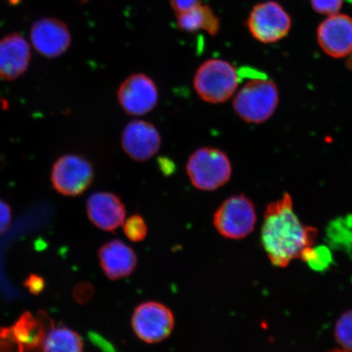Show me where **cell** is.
Masks as SVG:
<instances>
[{
    "label": "cell",
    "instance_id": "1",
    "mask_svg": "<svg viewBox=\"0 0 352 352\" xmlns=\"http://www.w3.org/2000/svg\"><path fill=\"white\" fill-rule=\"evenodd\" d=\"M316 236V228L303 226L298 218L289 193L267 206L261 241L274 266L285 267L294 259L301 258L305 250L314 246Z\"/></svg>",
    "mask_w": 352,
    "mask_h": 352
},
{
    "label": "cell",
    "instance_id": "2",
    "mask_svg": "<svg viewBox=\"0 0 352 352\" xmlns=\"http://www.w3.org/2000/svg\"><path fill=\"white\" fill-rule=\"evenodd\" d=\"M279 104L276 83L266 76L253 78L242 87L233 99V108L242 120L261 124L274 116Z\"/></svg>",
    "mask_w": 352,
    "mask_h": 352
},
{
    "label": "cell",
    "instance_id": "3",
    "mask_svg": "<svg viewBox=\"0 0 352 352\" xmlns=\"http://www.w3.org/2000/svg\"><path fill=\"white\" fill-rule=\"evenodd\" d=\"M186 173L192 186L202 191H214L230 182L232 167L226 152L214 147L197 149L189 157Z\"/></svg>",
    "mask_w": 352,
    "mask_h": 352
},
{
    "label": "cell",
    "instance_id": "4",
    "mask_svg": "<svg viewBox=\"0 0 352 352\" xmlns=\"http://www.w3.org/2000/svg\"><path fill=\"white\" fill-rule=\"evenodd\" d=\"M239 77L234 66L224 60H206L197 69L193 87L199 98L210 104L226 102L234 95Z\"/></svg>",
    "mask_w": 352,
    "mask_h": 352
},
{
    "label": "cell",
    "instance_id": "5",
    "mask_svg": "<svg viewBox=\"0 0 352 352\" xmlns=\"http://www.w3.org/2000/svg\"><path fill=\"white\" fill-rule=\"evenodd\" d=\"M257 221L254 202L244 195H232L215 211L214 228L219 234L228 239H245L254 230Z\"/></svg>",
    "mask_w": 352,
    "mask_h": 352
},
{
    "label": "cell",
    "instance_id": "6",
    "mask_svg": "<svg viewBox=\"0 0 352 352\" xmlns=\"http://www.w3.org/2000/svg\"><path fill=\"white\" fill-rule=\"evenodd\" d=\"M95 178L94 166L86 157L78 154H65L52 166V187L60 195L77 197L91 186Z\"/></svg>",
    "mask_w": 352,
    "mask_h": 352
},
{
    "label": "cell",
    "instance_id": "7",
    "mask_svg": "<svg viewBox=\"0 0 352 352\" xmlns=\"http://www.w3.org/2000/svg\"><path fill=\"white\" fill-rule=\"evenodd\" d=\"M248 28L258 42L274 43L287 36L292 28V19L280 3L262 2L256 4L250 12Z\"/></svg>",
    "mask_w": 352,
    "mask_h": 352
},
{
    "label": "cell",
    "instance_id": "8",
    "mask_svg": "<svg viewBox=\"0 0 352 352\" xmlns=\"http://www.w3.org/2000/svg\"><path fill=\"white\" fill-rule=\"evenodd\" d=\"M131 327L139 340L153 344L170 336L175 327V316L161 302H145L135 308Z\"/></svg>",
    "mask_w": 352,
    "mask_h": 352
},
{
    "label": "cell",
    "instance_id": "9",
    "mask_svg": "<svg viewBox=\"0 0 352 352\" xmlns=\"http://www.w3.org/2000/svg\"><path fill=\"white\" fill-rule=\"evenodd\" d=\"M156 83L146 74H131L118 87V100L126 113L142 116L156 107L158 102Z\"/></svg>",
    "mask_w": 352,
    "mask_h": 352
},
{
    "label": "cell",
    "instance_id": "10",
    "mask_svg": "<svg viewBox=\"0 0 352 352\" xmlns=\"http://www.w3.org/2000/svg\"><path fill=\"white\" fill-rule=\"evenodd\" d=\"M316 38L324 54L333 58H344L352 54V17L336 13L321 21Z\"/></svg>",
    "mask_w": 352,
    "mask_h": 352
},
{
    "label": "cell",
    "instance_id": "11",
    "mask_svg": "<svg viewBox=\"0 0 352 352\" xmlns=\"http://www.w3.org/2000/svg\"><path fill=\"white\" fill-rule=\"evenodd\" d=\"M121 144L127 155L138 162H145L160 151L162 138L160 131L152 123L133 120L123 129Z\"/></svg>",
    "mask_w": 352,
    "mask_h": 352
},
{
    "label": "cell",
    "instance_id": "12",
    "mask_svg": "<svg viewBox=\"0 0 352 352\" xmlns=\"http://www.w3.org/2000/svg\"><path fill=\"white\" fill-rule=\"evenodd\" d=\"M34 50L47 58H56L68 50L72 35L63 21L46 17L35 21L30 29Z\"/></svg>",
    "mask_w": 352,
    "mask_h": 352
},
{
    "label": "cell",
    "instance_id": "13",
    "mask_svg": "<svg viewBox=\"0 0 352 352\" xmlns=\"http://www.w3.org/2000/svg\"><path fill=\"white\" fill-rule=\"evenodd\" d=\"M87 214L95 226L113 232L126 219V208L121 198L113 192H96L88 197Z\"/></svg>",
    "mask_w": 352,
    "mask_h": 352
},
{
    "label": "cell",
    "instance_id": "14",
    "mask_svg": "<svg viewBox=\"0 0 352 352\" xmlns=\"http://www.w3.org/2000/svg\"><path fill=\"white\" fill-rule=\"evenodd\" d=\"M32 52L29 43L21 34L13 33L0 39V78L15 80L28 70Z\"/></svg>",
    "mask_w": 352,
    "mask_h": 352
},
{
    "label": "cell",
    "instance_id": "15",
    "mask_svg": "<svg viewBox=\"0 0 352 352\" xmlns=\"http://www.w3.org/2000/svg\"><path fill=\"white\" fill-rule=\"evenodd\" d=\"M100 266L110 280L130 276L138 265V257L130 246L120 240H113L99 250Z\"/></svg>",
    "mask_w": 352,
    "mask_h": 352
},
{
    "label": "cell",
    "instance_id": "16",
    "mask_svg": "<svg viewBox=\"0 0 352 352\" xmlns=\"http://www.w3.org/2000/svg\"><path fill=\"white\" fill-rule=\"evenodd\" d=\"M16 352H38L43 349L46 327L43 321L25 312L12 327L8 328Z\"/></svg>",
    "mask_w": 352,
    "mask_h": 352
},
{
    "label": "cell",
    "instance_id": "17",
    "mask_svg": "<svg viewBox=\"0 0 352 352\" xmlns=\"http://www.w3.org/2000/svg\"><path fill=\"white\" fill-rule=\"evenodd\" d=\"M177 24L183 32L195 33L204 30L212 36L217 35L220 29L219 17L212 8L202 4L191 10L178 13Z\"/></svg>",
    "mask_w": 352,
    "mask_h": 352
},
{
    "label": "cell",
    "instance_id": "18",
    "mask_svg": "<svg viewBox=\"0 0 352 352\" xmlns=\"http://www.w3.org/2000/svg\"><path fill=\"white\" fill-rule=\"evenodd\" d=\"M42 350L43 352H82V342L74 330L54 327L46 334Z\"/></svg>",
    "mask_w": 352,
    "mask_h": 352
},
{
    "label": "cell",
    "instance_id": "19",
    "mask_svg": "<svg viewBox=\"0 0 352 352\" xmlns=\"http://www.w3.org/2000/svg\"><path fill=\"white\" fill-rule=\"evenodd\" d=\"M334 337L343 350L352 352V310L346 311L338 320Z\"/></svg>",
    "mask_w": 352,
    "mask_h": 352
},
{
    "label": "cell",
    "instance_id": "20",
    "mask_svg": "<svg viewBox=\"0 0 352 352\" xmlns=\"http://www.w3.org/2000/svg\"><path fill=\"white\" fill-rule=\"evenodd\" d=\"M122 226L124 234L131 241H142L148 234L147 224L140 214H133L126 219Z\"/></svg>",
    "mask_w": 352,
    "mask_h": 352
},
{
    "label": "cell",
    "instance_id": "21",
    "mask_svg": "<svg viewBox=\"0 0 352 352\" xmlns=\"http://www.w3.org/2000/svg\"><path fill=\"white\" fill-rule=\"evenodd\" d=\"M311 7L321 15H333L340 12L343 0H310Z\"/></svg>",
    "mask_w": 352,
    "mask_h": 352
},
{
    "label": "cell",
    "instance_id": "22",
    "mask_svg": "<svg viewBox=\"0 0 352 352\" xmlns=\"http://www.w3.org/2000/svg\"><path fill=\"white\" fill-rule=\"evenodd\" d=\"M12 221V209L6 201L0 199V235L8 230Z\"/></svg>",
    "mask_w": 352,
    "mask_h": 352
},
{
    "label": "cell",
    "instance_id": "23",
    "mask_svg": "<svg viewBox=\"0 0 352 352\" xmlns=\"http://www.w3.org/2000/svg\"><path fill=\"white\" fill-rule=\"evenodd\" d=\"M171 8L176 13H182L201 6V0H170Z\"/></svg>",
    "mask_w": 352,
    "mask_h": 352
},
{
    "label": "cell",
    "instance_id": "24",
    "mask_svg": "<svg viewBox=\"0 0 352 352\" xmlns=\"http://www.w3.org/2000/svg\"><path fill=\"white\" fill-rule=\"evenodd\" d=\"M25 285L30 290V293L38 294L43 292L44 286H45V281H44L41 276L32 274L26 279Z\"/></svg>",
    "mask_w": 352,
    "mask_h": 352
},
{
    "label": "cell",
    "instance_id": "25",
    "mask_svg": "<svg viewBox=\"0 0 352 352\" xmlns=\"http://www.w3.org/2000/svg\"><path fill=\"white\" fill-rule=\"evenodd\" d=\"M89 338L96 346H98L99 349L102 350L104 352H116L111 343L108 342L107 340H104V338L99 336V334L90 333Z\"/></svg>",
    "mask_w": 352,
    "mask_h": 352
},
{
    "label": "cell",
    "instance_id": "26",
    "mask_svg": "<svg viewBox=\"0 0 352 352\" xmlns=\"http://www.w3.org/2000/svg\"><path fill=\"white\" fill-rule=\"evenodd\" d=\"M161 169L164 171V173L170 174L174 170V164L169 160H162L160 162Z\"/></svg>",
    "mask_w": 352,
    "mask_h": 352
},
{
    "label": "cell",
    "instance_id": "27",
    "mask_svg": "<svg viewBox=\"0 0 352 352\" xmlns=\"http://www.w3.org/2000/svg\"><path fill=\"white\" fill-rule=\"evenodd\" d=\"M347 66L352 70V56L349 60V63H347Z\"/></svg>",
    "mask_w": 352,
    "mask_h": 352
},
{
    "label": "cell",
    "instance_id": "28",
    "mask_svg": "<svg viewBox=\"0 0 352 352\" xmlns=\"http://www.w3.org/2000/svg\"><path fill=\"white\" fill-rule=\"evenodd\" d=\"M329 352H349V351H346L345 350H340V349H336V350H333L331 351H329Z\"/></svg>",
    "mask_w": 352,
    "mask_h": 352
}]
</instances>
